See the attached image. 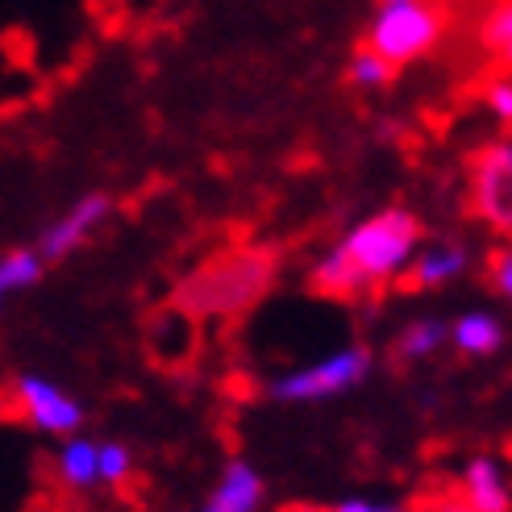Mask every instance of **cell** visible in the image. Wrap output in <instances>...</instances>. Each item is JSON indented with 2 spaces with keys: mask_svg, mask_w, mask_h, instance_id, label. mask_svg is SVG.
I'll return each mask as SVG.
<instances>
[{
  "mask_svg": "<svg viewBox=\"0 0 512 512\" xmlns=\"http://www.w3.org/2000/svg\"><path fill=\"white\" fill-rule=\"evenodd\" d=\"M475 213L500 234H512V142H492L475 155L471 171Z\"/></svg>",
  "mask_w": 512,
  "mask_h": 512,
  "instance_id": "cell-6",
  "label": "cell"
},
{
  "mask_svg": "<svg viewBox=\"0 0 512 512\" xmlns=\"http://www.w3.org/2000/svg\"><path fill=\"white\" fill-rule=\"evenodd\" d=\"M371 375V350L367 346H342L334 354L304 363L296 371H284L267 383V396L279 404H321L354 392Z\"/></svg>",
  "mask_w": 512,
  "mask_h": 512,
  "instance_id": "cell-4",
  "label": "cell"
},
{
  "mask_svg": "<svg viewBox=\"0 0 512 512\" xmlns=\"http://www.w3.org/2000/svg\"><path fill=\"white\" fill-rule=\"evenodd\" d=\"M446 342L467 358H488L504 346V325L492 313H463L454 325H446Z\"/></svg>",
  "mask_w": 512,
  "mask_h": 512,
  "instance_id": "cell-12",
  "label": "cell"
},
{
  "mask_svg": "<svg viewBox=\"0 0 512 512\" xmlns=\"http://www.w3.org/2000/svg\"><path fill=\"white\" fill-rule=\"evenodd\" d=\"M446 34V13L438 0H379L371 17L367 46L388 67L417 63Z\"/></svg>",
  "mask_w": 512,
  "mask_h": 512,
  "instance_id": "cell-3",
  "label": "cell"
},
{
  "mask_svg": "<svg viewBox=\"0 0 512 512\" xmlns=\"http://www.w3.org/2000/svg\"><path fill=\"white\" fill-rule=\"evenodd\" d=\"M467 271V250L454 246V242H438V246H425L413 254V263H408V279H413V288L429 292V288H442L450 279H458Z\"/></svg>",
  "mask_w": 512,
  "mask_h": 512,
  "instance_id": "cell-11",
  "label": "cell"
},
{
  "mask_svg": "<svg viewBox=\"0 0 512 512\" xmlns=\"http://www.w3.org/2000/svg\"><path fill=\"white\" fill-rule=\"evenodd\" d=\"M421 512H471V508H467V500L458 492H438V496H429L421 504Z\"/></svg>",
  "mask_w": 512,
  "mask_h": 512,
  "instance_id": "cell-21",
  "label": "cell"
},
{
  "mask_svg": "<svg viewBox=\"0 0 512 512\" xmlns=\"http://www.w3.org/2000/svg\"><path fill=\"white\" fill-rule=\"evenodd\" d=\"M479 38L488 50H496V55L512 42V0H496V5L488 9V17H483V25H479Z\"/></svg>",
  "mask_w": 512,
  "mask_h": 512,
  "instance_id": "cell-16",
  "label": "cell"
},
{
  "mask_svg": "<svg viewBox=\"0 0 512 512\" xmlns=\"http://www.w3.org/2000/svg\"><path fill=\"white\" fill-rule=\"evenodd\" d=\"M325 512H408L396 500H379V496H346L338 504H329Z\"/></svg>",
  "mask_w": 512,
  "mask_h": 512,
  "instance_id": "cell-18",
  "label": "cell"
},
{
  "mask_svg": "<svg viewBox=\"0 0 512 512\" xmlns=\"http://www.w3.org/2000/svg\"><path fill=\"white\" fill-rule=\"evenodd\" d=\"M458 496L471 512H512V471L496 454H475L458 471Z\"/></svg>",
  "mask_w": 512,
  "mask_h": 512,
  "instance_id": "cell-7",
  "label": "cell"
},
{
  "mask_svg": "<svg viewBox=\"0 0 512 512\" xmlns=\"http://www.w3.org/2000/svg\"><path fill=\"white\" fill-rule=\"evenodd\" d=\"M421 246V225L408 209H383L358 221L313 267V288L325 296H363L404 275Z\"/></svg>",
  "mask_w": 512,
  "mask_h": 512,
  "instance_id": "cell-1",
  "label": "cell"
},
{
  "mask_svg": "<svg viewBox=\"0 0 512 512\" xmlns=\"http://www.w3.org/2000/svg\"><path fill=\"white\" fill-rule=\"evenodd\" d=\"M9 408L30 429L50 433V438H71V433H80V425H84V404L67 388H59L55 379L30 375V371L9 383Z\"/></svg>",
  "mask_w": 512,
  "mask_h": 512,
  "instance_id": "cell-5",
  "label": "cell"
},
{
  "mask_svg": "<svg viewBox=\"0 0 512 512\" xmlns=\"http://www.w3.org/2000/svg\"><path fill=\"white\" fill-rule=\"evenodd\" d=\"M267 504V479L246 458H229L221 467L213 492L196 504V512H263Z\"/></svg>",
  "mask_w": 512,
  "mask_h": 512,
  "instance_id": "cell-8",
  "label": "cell"
},
{
  "mask_svg": "<svg viewBox=\"0 0 512 512\" xmlns=\"http://www.w3.org/2000/svg\"><path fill=\"white\" fill-rule=\"evenodd\" d=\"M275 512H325V508H313V504H284V508H275Z\"/></svg>",
  "mask_w": 512,
  "mask_h": 512,
  "instance_id": "cell-22",
  "label": "cell"
},
{
  "mask_svg": "<svg viewBox=\"0 0 512 512\" xmlns=\"http://www.w3.org/2000/svg\"><path fill=\"white\" fill-rule=\"evenodd\" d=\"M488 109L500 117V121H512V80H492L488 84Z\"/></svg>",
  "mask_w": 512,
  "mask_h": 512,
  "instance_id": "cell-19",
  "label": "cell"
},
{
  "mask_svg": "<svg viewBox=\"0 0 512 512\" xmlns=\"http://www.w3.org/2000/svg\"><path fill=\"white\" fill-rule=\"evenodd\" d=\"M109 196H84L42 234V259H67L71 250H80L100 225L109 217Z\"/></svg>",
  "mask_w": 512,
  "mask_h": 512,
  "instance_id": "cell-9",
  "label": "cell"
},
{
  "mask_svg": "<svg viewBox=\"0 0 512 512\" xmlns=\"http://www.w3.org/2000/svg\"><path fill=\"white\" fill-rule=\"evenodd\" d=\"M55 475L67 492H92L100 488V442L71 433L55 450Z\"/></svg>",
  "mask_w": 512,
  "mask_h": 512,
  "instance_id": "cell-10",
  "label": "cell"
},
{
  "mask_svg": "<svg viewBox=\"0 0 512 512\" xmlns=\"http://www.w3.org/2000/svg\"><path fill=\"white\" fill-rule=\"evenodd\" d=\"M446 346V325L438 321V317H421V321H413L400 334V342H396V350H400V358H408V363H421V358H433Z\"/></svg>",
  "mask_w": 512,
  "mask_h": 512,
  "instance_id": "cell-13",
  "label": "cell"
},
{
  "mask_svg": "<svg viewBox=\"0 0 512 512\" xmlns=\"http://www.w3.org/2000/svg\"><path fill=\"white\" fill-rule=\"evenodd\" d=\"M271 279H275L271 254L229 250L179 284V309L192 317H238L267 296Z\"/></svg>",
  "mask_w": 512,
  "mask_h": 512,
  "instance_id": "cell-2",
  "label": "cell"
},
{
  "mask_svg": "<svg viewBox=\"0 0 512 512\" xmlns=\"http://www.w3.org/2000/svg\"><path fill=\"white\" fill-rule=\"evenodd\" d=\"M500 55H504V63H508V67H512V42H508V46H504V50H500Z\"/></svg>",
  "mask_w": 512,
  "mask_h": 512,
  "instance_id": "cell-23",
  "label": "cell"
},
{
  "mask_svg": "<svg viewBox=\"0 0 512 512\" xmlns=\"http://www.w3.org/2000/svg\"><path fill=\"white\" fill-rule=\"evenodd\" d=\"M134 450L125 442H100V483L109 488H121V483L134 479Z\"/></svg>",
  "mask_w": 512,
  "mask_h": 512,
  "instance_id": "cell-15",
  "label": "cell"
},
{
  "mask_svg": "<svg viewBox=\"0 0 512 512\" xmlns=\"http://www.w3.org/2000/svg\"><path fill=\"white\" fill-rule=\"evenodd\" d=\"M492 284L504 300H512V250L496 254V263H492Z\"/></svg>",
  "mask_w": 512,
  "mask_h": 512,
  "instance_id": "cell-20",
  "label": "cell"
},
{
  "mask_svg": "<svg viewBox=\"0 0 512 512\" xmlns=\"http://www.w3.org/2000/svg\"><path fill=\"white\" fill-rule=\"evenodd\" d=\"M388 75H392V67L383 63L371 46H363V50H354V55H350V84L379 88V84H388Z\"/></svg>",
  "mask_w": 512,
  "mask_h": 512,
  "instance_id": "cell-17",
  "label": "cell"
},
{
  "mask_svg": "<svg viewBox=\"0 0 512 512\" xmlns=\"http://www.w3.org/2000/svg\"><path fill=\"white\" fill-rule=\"evenodd\" d=\"M42 279V254L34 250H9L0 259V288L5 292H21V288H34Z\"/></svg>",
  "mask_w": 512,
  "mask_h": 512,
  "instance_id": "cell-14",
  "label": "cell"
},
{
  "mask_svg": "<svg viewBox=\"0 0 512 512\" xmlns=\"http://www.w3.org/2000/svg\"><path fill=\"white\" fill-rule=\"evenodd\" d=\"M5 296H9V292H5V288H0V304H5Z\"/></svg>",
  "mask_w": 512,
  "mask_h": 512,
  "instance_id": "cell-24",
  "label": "cell"
}]
</instances>
